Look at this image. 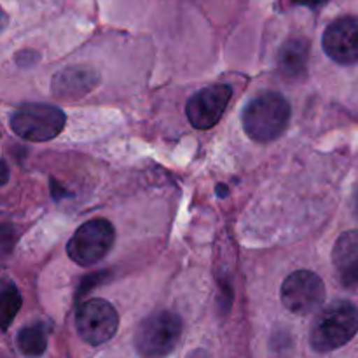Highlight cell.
I'll list each match as a JSON object with an SVG mask.
<instances>
[{
  "mask_svg": "<svg viewBox=\"0 0 358 358\" xmlns=\"http://www.w3.org/2000/svg\"><path fill=\"white\" fill-rule=\"evenodd\" d=\"M184 324L171 311H157L138 325L135 348L142 358H164L175 352L182 339Z\"/></svg>",
  "mask_w": 358,
  "mask_h": 358,
  "instance_id": "obj_3",
  "label": "cell"
},
{
  "mask_svg": "<svg viewBox=\"0 0 358 358\" xmlns=\"http://www.w3.org/2000/svg\"><path fill=\"white\" fill-rule=\"evenodd\" d=\"M7 182V166H6V163H3V184H6Z\"/></svg>",
  "mask_w": 358,
  "mask_h": 358,
  "instance_id": "obj_15",
  "label": "cell"
},
{
  "mask_svg": "<svg viewBox=\"0 0 358 358\" xmlns=\"http://www.w3.org/2000/svg\"><path fill=\"white\" fill-rule=\"evenodd\" d=\"M21 306V296L14 283H7L2 292V322L3 329L9 327L10 320L17 315Z\"/></svg>",
  "mask_w": 358,
  "mask_h": 358,
  "instance_id": "obj_14",
  "label": "cell"
},
{
  "mask_svg": "<svg viewBox=\"0 0 358 358\" xmlns=\"http://www.w3.org/2000/svg\"><path fill=\"white\" fill-rule=\"evenodd\" d=\"M290 117H292V107L289 100L283 94L268 91L248 101L241 115V122L245 133L252 140L266 143L283 135Z\"/></svg>",
  "mask_w": 358,
  "mask_h": 358,
  "instance_id": "obj_2",
  "label": "cell"
},
{
  "mask_svg": "<svg viewBox=\"0 0 358 358\" xmlns=\"http://www.w3.org/2000/svg\"><path fill=\"white\" fill-rule=\"evenodd\" d=\"M325 55L339 65L358 63V17L343 16L332 21L322 37Z\"/></svg>",
  "mask_w": 358,
  "mask_h": 358,
  "instance_id": "obj_9",
  "label": "cell"
},
{
  "mask_svg": "<svg viewBox=\"0 0 358 358\" xmlns=\"http://www.w3.org/2000/svg\"><path fill=\"white\" fill-rule=\"evenodd\" d=\"M233 90L227 84H213L192 94L185 105L189 122L196 129H210L222 119L229 105Z\"/></svg>",
  "mask_w": 358,
  "mask_h": 358,
  "instance_id": "obj_8",
  "label": "cell"
},
{
  "mask_svg": "<svg viewBox=\"0 0 358 358\" xmlns=\"http://www.w3.org/2000/svg\"><path fill=\"white\" fill-rule=\"evenodd\" d=\"M308 44L304 41H290L280 51V70L283 76L297 79L306 72Z\"/></svg>",
  "mask_w": 358,
  "mask_h": 358,
  "instance_id": "obj_12",
  "label": "cell"
},
{
  "mask_svg": "<svg viewBox=\"0 0 358 358\" xmlns=\"http://www.w3.org/2000/svg\"><path fill=\"white\" fill-rule=\"evenodd\" d=\"M66 115L62 108L49 103H24L10 115V129L20 138L48 142L63 131Z\"/></svg>",
  "mask_w": 358,
  "mask_h": 358,
  "instance_id": "obj_4",
  "label": "cell"
},
{
  "mask_svg": "<svg viewBox=\"0 0 358 358\" xmlns=\"http://www.w3.org/2000/svg\"><path fill=\"white\" fill-rule=\"evenodd\" d=\"M332 264L345 287H358V229L346 231L332 250Z\"/></svg>",
  "mask_w": 358,
  "mask_h": 358,
  "instance_id": "obj_10",
  "label": "cell"
},
{
  "mask_svg": "<svg viewBox=\"0 0 358 358\" xmlns=\"http://www.w3.org/2000/svg\"><path fill=\"white\" fill-rule=\"evenodd\" d=\"M98 84V73L87 66L65 69L52 79V93L59 98H77L86 94Z\"/></svg>",
  "mask_w": 358,
  "mask_h": 358,
  "instance_id": "obj_11",
  "label": "cell"
},
{
  "mask_svg": "<svg viewBox=\"0 0 358 358\" xmlns=\"http://www.w3.org/2000/svg\"><path fill=\"white\" fill-rule=\"evenodd\" d=\"M119 327V315L115 308L105 299L86 301L76 313V329L80 338L91 346L110 341Z\"/></svg>",
  "mask_w": 358,
  "mask_h": 358,
  "instance_id": "obj_6",
  "label": "cell"
},
{
  "mask_svg": "<svg viewBox=\"0 0 358 358\" xmlns=\"http://www.w3.org/2000/svg\"><path fill=\"white\" fill-rule=\"evenodd\" d=\"M358 332V308L350 301H334L318 311L310 332L311 348L329 353L348 345Z\"/></svg>",
  "mask_w": 358,
  "mask_h": 358,
  "instance_id": "obj_1",
  "label": "cell"
},
{
  "mask_svg": "<svg viewBox=\"0 0 358 358\" xmlns=\"http://www.w3.org/2000/svg\"><path fill=\"white\" fill-rule=\"evenodd\" d=\"M115 241V229L107 219L84 222L66 245V254L77 266L90 268L107 257Z\"/></svg>",
  "mask_w": 358,
  "mask_h": 358,
  "instance_id": "obj_5",
  "label": "cell"
},
{
  "mask_svg": "<svg viewBox=\"0 0 358 358\" xmlns=\"http://www.w3.org/2000/svg\"><path fill=\"white\" fill-rule=\"evenodd\" d=\"M17 348L28 358H37L45 352L48 346V332L41 324L30 325V327H23L17 334Z\"/></svg>",
  "mask_w": 358,
  "mask_h": 358,
  "instance_id": "obj_13",
  "label": "cell"
},
{
  "mask_svg": "<svg viewBox=\"0 0 358 358\" xmlns=\"http://www.w3.org/2000/svg\"><path fill=\"white\" fill-rule=\"evenodd\" d=\"M283 306L296 315H310L320 310L325 301V285L320 276L308 269L292 273L283 282L282 290Z\"/></svg>",
  "mask_w": 358,
  "mask_h": 358,
  "instance_id": "obj_7",
  "label": "cell"
}]
</instances>
